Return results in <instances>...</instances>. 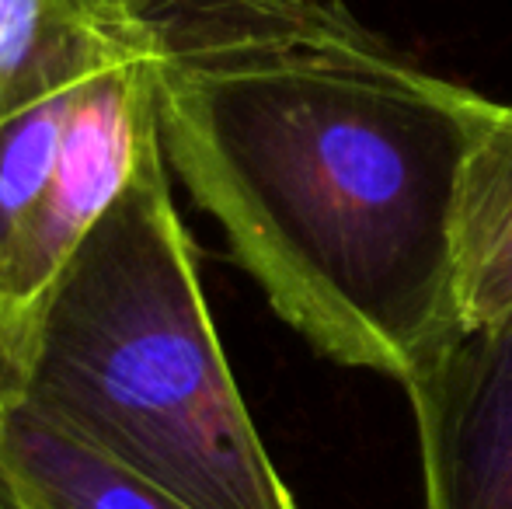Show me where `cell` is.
<instances>
[{
    "label": "cell",
    "instance_id": "1",
    "mask_svg": "<svg viewBox=\"0 0 512 509\" xmlns=\"http://www.w3.org/2000/svg\"><path fill=\"white\" fill-rule=\"evenodd\" d=\"M168 168L310 346L405 384L457 325L512 105L418 67L338 0H133Z\"/></svg>",
    "mask_w": 512,
    "mask_h": 509
},
{
    "label": "cell",
    "instance_id": "2",
    "mask_svg": "<svg viewBox=\"0 0 512 509\" xmlns=\"http://www.w3.org/2000/svg\"><path fill=\"white\" fill-rule=\"evenodd\" d=\"M21 405L189 509H297L223 356L161 143L49 300Z\"/></svg>",
    "mask_w": 512,
    "mask_h": 509
},
{
    "label": "cell",
    "instance_id": "3",
    "mask_svg": "<svg viewBox=\"0 0 512 509\" xmlns=\"http://www.w3.org/2000/svg\"><path fill=\"white\" fill-rule=\"evenodd\" d=\"M161 143L154 53L133 0H105L53 178L0 252V401L18 405L49 300L77 252Z\"/></svg>",
    "mask_w": 512,
    "mask_h": 509
},
{
    "label": "cell",
    "instance_id": "4",
    "mask_svg": "<svg viewBox=\"0 0 512 509\" xmlns=\"http://www.w3.org/2000/svg\"><path fill=\"white\" fill-rule=\"evenodd\" d=\"M405 391L425 509H512V297L446 332Z\"/></svg>",
    "mask_w": 512,
    "mask_h": 509
},
{
    "label": "cell",
    "instance_id": "5",
    "mask_svg": "<svg viewBox=\"0 0 512 509\" xmlns=\"http://www.w3.org/2000/svg\"><path fill=\"white\" fill-rule=\"evenodd\" d=\"M0 509H189L28 405L0 415Z\"/></svg>",
    "mask_w": 512,
    "mask_h": 509
},
{
    "label": "cell",
    "instance_id": "6",
    "mask_svg": "<svg viewBox=\"0 0 512 509\" xmlns=\"http://www.w3.org/2000/svg\"><path fill=\"white\" fill-rule=\"evenodd\" d=\"M105 0H98L95 28L88 42L74 56L60 63L49 77H42L4 119H0V252L14 238L21 220L28 217L53 178L56 157L63 147V133L70 123V109L81 91L84 70L95 53L102 32ZM11 408V405H7Z\"/></svg>",
    "mask_w": 512,
    "mask_h": 509
},
{
    "label": "cell",
    "instance_id": "7",
    "mask_svg": "<svg viewBox=\"0 0 512 509\" xmlns=\"http://www.w3.org/2000/svg\"><path fill=\"white\" fill-rule=\"evenodd\" d=\"M98 0H0V119L88 42Z\"/></svg>",
    "mask_w": 512,
    "mask_h": 509
},
{
    "label": "cell",
    "instance_id": "8",
    "mask_svg": "<svg viewBox=\"0 0 512 509\" xmlns=\"http://www.w3.org/2000/svg\"><path fill=\"white\" fill-rule=\"evenodd\" d=\"M7 412V405H4V401H0V415H4Z\"/></svg>",
    "mask_w": 512,
    "mask_h": 509
}]
</instances>
